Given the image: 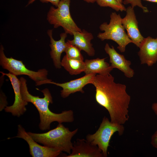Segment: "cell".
I'll list each match as a JSON object with an SVG mask.
<instances>
[{
    "mask_svg": "<svg viewBox=\"0 0 157 157\" xmlns=\"http://www.w3.org/2000/svg\"><path fill=\"white\" fill-rule=\"evenodd\" d=\"M91 84L95 88L96 102L107 110L110 121L124 124L129 119L131 98L126 91V85L116 83L114 77L110 74L96 75Z\"/></svg>",
    "mask_w": 157,
    "mask_h": 157,
    "instance_id": "6da1fadb",
    "label": "cell"
},
{
    "mask_svg": "<svg viewBox=\"0 0 157 157\" xmlns=\"http://www.w3.org/2000/svg\"><path fill=\"white\" fill-rule=\"evenodd\" d=\"M20 88L23 99L25 101L32 103L38 110L40 116L39 129L42 131L49 130L51 124L57 122L58 123L63 122H72L74 121L73 111L72 110H65L60 113H56L51 111L49 108L50 104L53 103L51 94L47 88L40 90L44 97L40 98L34 96L28 91L26 80L23 77L19 79Z\"/></svg>",
    "mask_w": 157,
    "mask_h": 157,
    "instance_id": "7a4b0ae2",
    "label": "cell"
},
{
    "mask_svg": "<svg viewBox=\"0 0 157 157\" xmlns=\"http://www.w3.org/2000/svg\"><path fill=\"white\" fill-rule=\"evenodd\" d=\"M78 131L77 128L70 131L62 123H58L56 128L45 133L27 132L38 143L69 154L71 153L73 145L72 139Z\"/></svg>",
    "mask_w": 157,
    "mask_h": 157,
    "instance_id": "3957f363",
    "label": "cell"
},
{
    "mask_svg": "<svg viewBox=\"0 0 157 157\" xmlns=\"http://www.w3.org/2000/svg\"><path fill=\"white\" fill-rule=\"evenodd\" d=\"M122 19L119 14L112 13L109 23L105 22L100 26V29L104 32L99 33L97 37L102 41L110 40L115 41L118 45L117 49L121 52H124L127 45L132 41L125 32Z\"/></svg>",
    "mask_w": 157,
    "mask_h": 157,
    "instance_id": "277c9868",
    "label": "cell"
},
{
    "mask_svg": "<svg viewBox=\"0 0 157 157\" xmlns=\"http://www.w3.org/2000/svg\"><path fill=\"white\" fill-rule=\"evenodd\" d=\"M70 0H60L56 8L51 6L47 13V20L55 28L62 27L65 32L73 35L74 31H82L75 22L70 11Z\"/></svg>",
    "mask_w": 157,
    "mask_h": 157,
    "instance_id": "5b68a950",
    "label": "cell"
},
{
    "mask_svg": "<svg viewBox=\"0 0 157 157\" xmlns=\"http://www.w3.org/2000/svg\"><path fill=\"white\" fill-rule=\"evenodd\" d=\"M124 130L123 124L112 123L105 116L97 131L94 134L87 135L86 139L92 144L97 146L102 151L104 157H107L108 149L112 136L116 132L121 135Z\"/></svg>",
    "mask_w": 157,
    "mask_h": 157,
    "instance_id": "8992f818",
    "label": "cell"
},
{
    "mask_svg": "<svg viewBox=\"0 0 157 157\" xmlns=\"http://www.w3.org/2000/svg\"><path fill=\"white\" fill-rule=\"evenodd\" d=\"M4 49L1 45L0 48V64L2 68L17 76L25 75L28 76L34 81L36 84L39 82L48 79V72L45 69H40L38 71L28 69L22 61L15 59L12 57H7L5 54Z\"/></svg>",
    "mask_w": 157,
    "mask_h": 157,
    "instance_id": "52a82bcc",
    "label": "cell"
},
{
    "mask_svg": "<svg viewBox=\"0 0 157 157\" xmlns=\"http://www.w3.org/2000/svg\"><path fill=\"white\" fill-rule=\"evenodd\" d=\"M17 133L15 138L23 139L27 143L30 154L33 157H56L62 152L54 148L41 146L35 141L21 124L17 126Z\"/></svg>",
    "mask_w": 157,
    "mask_h": 157,
    "instance_id": "ba28073f",
    "label": "cell"
},
{
    "mask_svg": "<svg viewBox=\"0 0 157 157\" xmlns=\"http://www.w3.org/2000/svg\"><path fill=\"white\" fill-rule=\"evenodd\" d=\"M96 75L94 74L85 75L81 78L63 83H56L48 79L39 82L37 85L45 84H51L61 87L63 89L60 91L61 96L62 98H65L71 94L76 92H80L82 93H84L83 88L87 84H91Z\"/></svg>",
    "mask_w": 157,
    "mask_h": 157,
    "instance_id": "9c48e42d",
    "label": "cell"
},
{
    "mask_svg": "<svg viewBox=\"0 0 157 157\" xmlns=\"http://www.w3.org/2000/svg\"><path fill=\"white\" fill-rule=\"evenodd\" d=\"M2 75L7 76L11 83L15 94V100L13 104L4 108L6 112L11 113L14 116L19 117L26 111V106L28 103L23 99L21 93L20 82L17 76L9 72L4 73L1 72Z\"/></svg>",
    "mask_w": 157,
    "mask_h": 157,
    "instance_id": "30bf717a",
    "label": "cell"
},
{
    "mask_svg": "<svg viewBox=\"0 0 157 157\" xmlns=\"http://www.w3.org/2000/svg\"><path fill=\"white\" fill-rule=\"evenodd\" d=\"M126 15L122 19V24L132 43L139 47L144 38L141 35L138 28V22L133 8L130 6L126 8Z\"/></svg>",
    "mask_w": 157,
    "mask_h": 157,
    "instance_id": "8fae6325",
    "label": "cell"
},
{
    "mask_svg": "<svg viewBox=\"0 0 157 157\" xmlns=\"http://www.w3.org/2000/svg\"><path fill=\"white\" fill-rule=\"evenodd\" d=\"M66 157H104L98 147L92 144L86 139L78 138L73 143L70 154Z\"/></svg>",
    "mask_w": 157,
    "mask_h": 157,
    "instance_id": "7c38bea8",
    "label": "cell"
},
{
    "mask_svg": "<svg viewBox=\"0 0 157 157\" xmlns=\"http://www.w3.org/2000/svg\"><path fill=\"white\" fill-rule=\"evenodd\" d=\"M139 47L138 54L141 64L151 66L157 62V38H144Z\"/></svg>",
    "mask_w": 157,
    "mask_h": 157,
    "instance_id": "4fadbf2b",
    "label": "cell"
},
{
    "mask_svg": "<svg viewBox=\"0 0 157 157\" xmlns=\"http://www.w3.org/2000/svg\"><path fill=\"white\" fill-rule=\"evenodd\" d=\"M104 50L109 56V62L113 69L116 68L119 70L127 78H130L133 76L134 72L130 67L131 61L126 60L123 55L118 53L113 46L110 47L108 43L106 44Z\"/></svg>",
    "mask_w": 157,
    "mask_h": 157,
    "instance_id": "5bb4252c",
    "label": "cell"
},
{
    "mask_svg": "<svg viewBox=\"0 0 157 157\" xmlns=\"http://www.w3.org/2000/svg\"><path fill=\"white\" fill-rule=\"evenodd\" d=\"M47 33L50 39L49 45L51 49L50 52L51 58L55 67L60 69L61 67V56L62 53L65 52L66 46L65 40L67 36V34L65 32L61 33L60 39L55 40L53 37L52 30H48Z\"/></svg>",
    "mask_w": 157,
    "mask_h": 157,
    "instance_id": "9a60e30c",
    "label": "cell"
},
{
    "mask_svg": "<svg viewBox=\"0 0 157 157\" xmlns=\"http://www.w3.org/2000/svg\"><path fill=\"white\" fill-rule=\"evenodd\" d=\"M73 35V39L69 40L72 44L78 47L81 51H85L89 56L94 55L95 51L91 42L94 38L91 33L83 29L81 32H74Z\"/></svg>",
    "mask_w": 157,
    "mask_h": 157,
    "instance_id": "2e32d148",
    "label": "cell"
},
{
    "mask_svg": "<svg viewBox=\"0 0 157 157\" xmlns=\"http://www.w3.org/2000/svg\"><path fill=\"white\" fill-rule=\"evenodd\" d=\"M106 58H97L93 59H86L85 61V75L98 74L105 75L110 74L113 70L110 65L105 61Z\"/></svg>",
    "mask_w": 157,
    "mask_h": 157,
    "instance_id": "e0dca14e",
    "label": "cell"
},
{
    "mask_svg": "<svg viewBox=\"0 0 157 157\" xmlns=\"http://www.w3.org/2000/svg\"><path fill=\"white\" fill-rule=\"evenodd\" d=\"M61 65L71 75H77L84 72L85 68L83 61L69 58L66 55L61 61Z\"/></svg>",
    "mask_w": 157,
    "mask_h": 157,
    "instance_id": "ac0fdd59",
    "label": "cell"
},
{
    "mask_svg": "<svg viewBox=\"0 0 157 157\" xmlns=\"http://www.w3.org/2000/svg\"><path fill=\"white\" fill-rule=\"evenodd\" d=\"M66 45L65 52L68 58L83 61V57L81 52V51L78 47L72 44L69 40L66 42Z\"/></svg>",
    "mask_w": 157,
    "mask_h": 157,
    "instance_id": "d6986e66",
    "label": "cell"
},
{
    "mask_svg": "<svg viewBox=\"0 0 157 157\" xmlns=\"http://www.w3.org/2000/svg\"><path fill=\"white\" fill-rule=\"evenodd\" d=\"M96 2L101 7H109L117 11H126L124 5L116 0H96Z\"/></svg>",
    "mask_w": 157,
    "mask_h": 157,
    "instance_id": "ffe728a7",
    "label": "cell"
},
{
    "mask_svg": "<svg viewBox=\"0 0 157 157\" xmlns=\"http://www.w3.org/2000/svg\"><path fill=\"white\" fill-rule=\"evenodd\" d=\"M125 5L130 4L133 8L136 6H138L142 9L144 13L149 12L147 7L144 6L142 4L141 0H124L123 2Z\"/></svg>",
    "mask_w": 157,
    "mask_h": 157,
    "instance_id": "44dd1931",
    "label": "cell"
},
{
    "mask_svg": "<svg viewBox=\"0 0 157 157\" xmlns=\"http://www.w3.org/2000/svg\"><path fill=\"white\" fill-rule=\"evenodd\" d=\"M37 0H28L26 6L32 4ZM42 3H50L56 7H57L60 0H39Z\"/></svg>",
    "mask_w": 157,
    "mask_h": 157,
    "instance_id": "7402d4cb",
    "label": "cell"
},
{
    "mask_svg": "<svg viewBox=\"0 0 157 157\" xmlns=\"http://www.w3.org/2000/svg\"><path fill=\"white\" fill-rule=\"evenodd\" d=\"M151 143L154 147L157 149V130L152 135Z\"/></svg>",
    "mask_w": 157,
    "mask_h": 157,
    "instance_id": "603a6c76",
    "label": "cell"
},
{
    "mask_svg": "<svg viewBox=\"0 0 157 157\" xmlns=\"http://www.w3.org/2000/svg\"><path fill=\"white\" fill-rule=\"evenodd\" d=\"M151 108L155 114L157 116V103H154L152 104Z\"/></svg>",
    "mask_w": 157,
    "mask_h": 157,
    "instance_id": "cb8c5ba5",
    "label": "cell"
},
{
    "mask_svg": "<svg viewBox=\"0 0 157 157\" xmlns=\"http://www.w3.org/2000/svg\"><path fill=\"white\" fill-rule=\"evenodd\" d=\"M84 1L88 3H94L96 2V0H83Z\"/></svg>",
    "mask_w": 157,
    "mask_h": 157,
    "instance_id": "d4e9b609",
    "label": "cell"
},
{
    "mask_svg": "<svg viewBox=\"0 0 157 157\" xmlns=\"http://www.w3.org/2000/svg\"><path fill=\"white\" fill-rule=\"evenodd\" d=\"M145 1H147L154 2L157 3V0H144Z\"/></svg>",
    "mask_w": 157,
    "mask_h": 157,
    "instance_id": "484cf974",
    "label": "cell"
},
{
    "mask_svg": "<svg viewBox=\"0 0 157 157\" xmlns=\"http://www.w3.org/2000/svg\"><path fill=\"white\" fill-rule=\"evenodd\" d=\"M119 3H123V0H116Z\"/></svg>",
    "mask_w": 157,
    "mask_h": 157,
    "instance_id": "4316f807",
    "label": "cell"
}]
</instances>
